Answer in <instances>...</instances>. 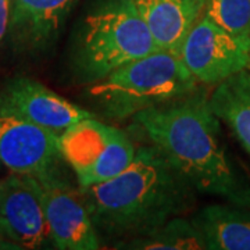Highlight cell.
<instances>
[{
	"label": "cell",
	"instance_id": "obj_1",
	"mask_svg": "<svg viewBox=\"0 0 250 250\" xmlns=\"http://www.w3.org/2000/svg\"><path fill=\"white\" fill-rule=\"evenodd\" d=\"M153 146L195 190L250 208V181L229 157L208 96L195 90L134 116Z\"/></svg>",
	"mask_w": 250,
	"mask_h": 250
},
{
	"label": "cell",
	"instance_id": "obj_2",
	"mask_svg": "<svg viewBox=\"0 0 250 250\" xmlns=\"http://www.w3.org/2000/svg\"><path fill=\"white\" fill-rule=\"evenodd\" d=\"M80 189L99 232L124 239L181 217L195 202V189L153 145L136 149L118 175Z\"/></svg>",
	"mask_w": 250,
	"mask_h": 250
},
{
	"label": "cell",
	"instance_id": "obj_3",
	"mask_svg": "<svg viewBox=\"0 0 250 250\" xmlns=\"http://www.w3.org/2000/svg\"><path fill=\"white\" fill-rule=\"evenodd\" d=\"M197 83L178 54L159 49L93 82L88 96L99 114L123 121L190 95Z\"/></svg>",
	"mask_w": 250,
	"mask_h": 250
},
{
	"label": "cell",
	"instance_id": "obj_4",
	"mask_svg": "<svg viewBox=\"0 0 250 250\" xmlns=\"http://www.w3.org/2000/svg\"><path fill=\"white\" fill-rule=\"evenodd\" d=\"M159 49L131 0H110L83 20L75 52L77 77L93 83Z\"/></svg>",
	"mask_w": 250,
	"mask_h": 250
},
{
	"label": "cell",
	"instance_id": "obj_5",
	"mask_svg": "<svg viewBox=\"0 0 250 250\" xmlns=\"http://www.w3.org/2000/svg\"><path fill=\"white\" fill-rule=\"evenodd\" d=\"M62 161L70 167L78 187L104 182L124 171L134 160V143L123 129L90 117L60 135Z\"/></svg>",
	"mask_w": 250,
	"mask_h": 250
},
{
	"label": "cell",
	"instance_id": "obj_6",
	"mask_svg": "<svg viewBox=\"0 0 250 250\" xmlns=\"http://www.w3.org/2000/svg\"><path fill=\"white\" fill-rule=\"evenodd\" d=\"M177 54L199 83L217 85L250 68V36L229 34L202 14Z\"/></svg>",
	"mask_w": 250,
	"mask_h": 250
},
{
	"label": "cell",
	"instance_id": "obj_7",
	"mask_svg": "<svg viewBox=\"0 0 250 250\" xmlns=\"http://www.w3.org/2000/svg\"><path fill=\"white\" fill-rule=\"evenodd\" d=\"M62 160L60 136L29 121L0 92V163L11 174L39 177Z\"/></svg>",
	"mask_w": 250,
	"mask_h": 250
},
{
	"label": "cell",
	"instance_id": "obj_8",
	"mask_svg": "<svg viewBox=\"0 0 250 250\" xmlns=\"http://www.w3.org/2000/svg\"><path fill=\"white\" fill-rule=\"evenodd\" d=\"M45 205L52 245L60 250H98L102 241L78 187L62 175L60 167L35 177Z\"/></svg>",
	"mask_w": 250,
	"mask_h": 250
},
{
	"label": "cell",
	"instance_id": "obj_9",
	"mask_svg": "<svg viewBox=\"0 0 250 250\" xmlns=\"http://www.w3.org/2000/svg\"><path fill=\"white\" fill-rule=\"evenodd\" d=\"M0 221L4 238L20 249H42L52 243L35 177L11 174L3 179Z\"/></svg>",
	"mask_w": 250,
	"mask_h": 250
},
{
	"label": "cell",
	"instance_id": "obj_10",
	"mask_svg": "<svg viewBox=\"0 0 250 250\" xmlns=\"http://www.w3.org/2000/svg\"><path fill=\"white\" fill-rule=\"evenodd\" d=\"M1 95L29 121L59 136L82 120L95 117L89 110L74 104L43 83L27 77L9 81Z\"/></svg>",
	"mask_w": 250,
	"mask_h": 250
},
{
	"label": "cell",
	"instance_id": "obj_11",
	"mask_svg": "<svg viewBox=\"0 0 250 250\" xmlns=\"http://www.w3.org/2000/svg\"><path fill=\"white\" fill-rule=\"evenodd\" d=\"M75 0H11L9 32L14 43L41 52L57 38Z\"/></svg>",
	"mask_w": 250,
	"mask_h": 250
},
{
	"label": "cell",
	"instance_id": "obj_12",
	"mask_svg": "<svg viewBox=\"0 0 250 250\" xmlns=\"http://www.w3.org/2000/svg\"><path fill=\"white\" fill-rule=\"evenodd\" d=\"M207 0H131L163 50L178 53L182 41L202 17Z\"/></svg>",
	"mask_w": 250,
	"mask_h": 250
},
{
	"label": "cell",
	"instance_id": "obj_13",
	"mask_svg": "<svg viewBox=\"0 0 250 250\" xmlns=\"http://www.w3.org/2000/svg\"><path fill=\"white\" fill-rule=\"evenodd\" d=\"M211 250H250V211L239 206L211 205L193 218Z\"/></svg>",
	"mask_w": 250,
	"mask_h": 250
},
{
	"label": "cell",
	"instance_id": "obj_14",
	"mask_svg": "<svg viewBox=\"0 0 250 250\" xmlns=\"http://www.w3.org/2000/svg\"><path fill=\"white\" fill-rule=\"evenodd\" d=\"M208 103L250 156V71L238 72L217 83Z\"/></svg>",
	"mask_w": 250,
	"mask_h": 250
},
{
	"label": "cell",
	"instance_id": "obj_15",
	"mask_svg": "<svg viewBox=\"0 0 250 250\" xmlns=\"http://www.w3.org/2000/svg\"><path fill=\"white\" fill-rule=\"evenodd\" d=\"M117 248L123 249H166V250H203L208 249L202 231L193 220L182 215L171 218L167 223L149 232L124 239Z\"/></svg>",
	"mask_w": 250,
	"mask_h": 250
},
{
	"label": "cell",
	"instance_id": "obj_16",
	"mask_svg": "<svg viewBox=\"0 0 250 250\" xmlns=\"http://www.w3.org/2000/svg\"><path fill=\"white\" fill-rule=\"evenodd\" d=\"M203 14L229 34L250 36V0H207Z\"/></svg>",
	"mask_w": 250,
	"mask_h": 250
},
{
	"label": "cell",
	"instance_id": "obj_17",
	"mask_svg": "<svg viewBox=\"0 0 250 250\" xmlns=\"http://www.w3.org/2000/svg\"><path fill=\"white\" fill-rule=\"evenodd\" d=\"M11 0H0V43L3 42L10 28Z\"/></svg>",
	"mask_w": 250,
	"mask_h": 250
},
{
	"label": "cell",
	"instance_id": "obj_18",
	"mask_svg": "<svg viewBox=\"0 0 250 250\" xmlns=\"http://www.w3.org/2000/svg\"><path fill=\"white\" fill-rule=\"evenodd\" d=\"M1 189H3V179H0V205H1ZM7 241L3 235V229H1V221H0V243Z\"/></svg>",
	"mask_w": 250,
	"mask_h": 250
}]
</instances>
